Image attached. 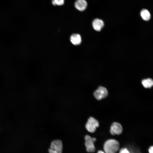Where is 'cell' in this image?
<instances>
[{"instance_id":"obj_6","label":"cell","mask_w":153,"mask_h":153,"mask_svg":"<svg viewBox=\"0 0 153 153\" xmlns=\"http://www.w3.org/2000/svg\"><path fill=\"white\" fill-rule=\"evenodd\" d=\"M122 127L120 123L116 122L112 123L110 129V133L111 135H119L122 133Z\"/></svg>"},{"instance_id":"obj_4","label":"cell","mask_w":153,"mask_h":153,"mask_svg":"<svg viewBox=\"0 0 153 153\" xmlns=\"http://www.w3.org/2000/svg\"><path fill=\"white\" fill-rule=\"evenodd\" d=\"M63 144L62 141L59 140H56L52 141L50 148L49 153H62Z\"/></svg>"},{"instance_id":"obj_11","label":"cell","mask_w":153,"mask_h":153,"mask_svg":"<svg viewBox=\"0 0 153 153\" xmlns=\"http://www.w3.org/2000/svg\"><path fill=\"white\" fill-rule=\"evenodd\" d=\"M141 82L143 86L146 88H150L153 86V80L151 78L144 79Z\"/></svg>"},{"instance_id":"obj_12","label":"cell","mask_w":153,"mask_h":153,"mask_svg":"<svg viewBox=\"0 0 153 153\" xmlns=\"http://www.w3.org/2000/svg\"><path fill=\"white\" fill-rule=\"evenodd\" d=\"M52 4L54 6H61L64 4V0H52Z\"/></svg>"},{"instance_id":"obj_15","label":"cell","mask_w":153,"mask_h":153,"mask_svg":"<svg viewBox=\"0 0 153 153\" xmlns=\"http://www.w3.org/2000/svg\"><path fill=\"white\" fill-rule=\"evenodd\" d=\"M97 153H105V152L102 150H99Z\"/></svg>"},{"instance_id":"obj_10","label":"cell","mask_w":153,"mask_h":153,"mask_svg":"<svg viewBox=\"0 0 153 153\" xmlns=\"http://www.w3.org/2000/svg\"><path fill=\"white\" fill-rule=\"evenodd\" d=\"M140 15L144 20L148 21L151 18V15L149 12L145 9H143L140 12Z\"/></svg>"},{"instance_id":"obj_7","label":"cell","mask_w":153,"mask_h":153,"mask_svg":"<svg viewBox=\"0 0 153 153\" xmlns=\"http://www.w3.org/2000/svg\"><path fill=\"white\" fill-rule=\"evenodd\" d=\"M88 4L85 0H76L75 3V7L79 11H82L86 8Z\"/></svg>"},{"instance_id":"obj_1","label":"cell","mask_w":153,"mask_h":153,"mask_svg":"<svg viewBox=\"0 0 153 153\" xmlns=\"http://www.w3.org/2000/svg\"><path fill=\"white\" fill-rule=\"evenodd\" d=\"M120 144L117 140L109 139L106 140L103 145L105 153H116L120 149Z\"/></svg>"},{"instance_id":"obj_9","label":"cell","mask_w":153,"mask_h":153,"mask_svg":"<svg viewBox=\"0 0 153 153\" xmlns=\"http://www.w3.org/2000/svg\"><path fill=\"white\" fill-rule=\"evenodd\" d=\"M70 40L71 42L74 45L80 44L82 41L80 35L78 34H73L70 37Z\"/></svg>"},{"instance_id":"obj_2","label":"cell","mask_w":153,"mask_h":153,"mask_svg":"<svg viewBox=\"0 0 153 153\" xmlns=\"http://www.w3.org/2000/svg\"><path fill=\"white\" fill-rule=\"evenodd\" d=\"M85 139V145L86 151L89 153H93L95 151V147L94 143L96 141V139L95 137H92L90 135H86L84 137Z\"/></svg>"},{"instance_id":"obj_5","label":"cell","mask_w":153,"mask_h":153,"mask_svg":"<svg viewBox=\"0 0 153 153\" xmlns=\"http://www.w3.org/2000/svg\"><path fill=\"white\" fill-rule=\"evenodd\" d=\"M93 94L95 98L99 100L106 97L108 93L107 90L105 88L102 86H99L94 91Z\"/></svg>"},{"instance_id":"obj_3","label":"cell","mask_w":153,"mask_h":153,"mask_svg":"<svg viewBox=\"0 0 153 153\" xmlns=\"http://www.w3.org/2000/svg\"><path fill=\"white\" fill-rule=\"evenodd\" d=\"M99 126L98 121L93 117H90L88 119L85 125L87 130L91 133H94L97 128Z\"/></svg>"},{"instance_id":"obj_13","label":"cell","mask_w":153,"mask_h":153,"mask_svg":"<svg viewBox=\"0 0 153 153\" xmlns=\"http://www.w3.org/2000/svg\"><path fill=\"white\" fill-rule=\"evenodd\" d=\"M119 153H130L129 151L126 148H122L119 150Z\"/></svg>"},{"instance_id":"obj_14","label":"cell","mask_w":153,"mask_h":153,"mask_svg":"<svg viewBox=\"0 0 153 153\" xmlns=\"http://www.w3.org/2000/svg\"><path fill=\"white\" fill-rule=\"evenodd\" d=\"M148 152L149 153H153V146L149 147L148 149Z\"/></svg>"},{"instance_id":"obj_8","label":"cell","mask_w":153,"mask_h":153,"mask_svg":"<svg viewBox=\"0 0 153 153\" xmlns=\"http://www.w3.org/2000/svg\"><path fill=\"white\" fill-rule=\"evenodd\" d=\"M92 25L93 28L95 30L99 31L103 27L104 23L102 20L96 18L93 20Z\"/></svg>"}]
</instances>
